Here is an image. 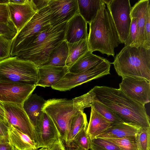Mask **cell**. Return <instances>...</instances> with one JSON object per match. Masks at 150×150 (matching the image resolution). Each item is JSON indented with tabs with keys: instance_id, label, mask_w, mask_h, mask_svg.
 I'll return each mask as SVG.
<instances>
[{
	"instance_id": "6da1fadb",
	"label": "cell",
	"mask_w": 150,
	"mask_h": 150,
	"mask_svg": "<svg viewBox=\"0 0 150 150\" xmlns=\"http://www.w3.org/2000/svg\"><path fill=\"white\" fill-rule=\"evenodd\" d=\"M91 91L94 100L108 108L125 122L150 128V118L145 106L130 98L119 89L96 86Z\"/></svg>"
},
{
	"instance_id": "7a4b0ae2",
	"label": "cell",
	"mask_w": 150,
	"mask_h": 150,
	"mask_svg": "<svg viewBox=\"0 0 150 150\" xmlns=\"http://www.w3.org/2000/svg\"><path fill=\"white\" fill-rule=\"evenodd\" d=\"M103 1L96 17L89 24L88 49L92 52L98 51L114 57V49L121 42L110 11Z\"/></svg>"
},
{
	"instance_id": "3957f363",
	"label": "cell",
	"mask_w": 150,
	"mask_h": 150,
	"mask_svg": "<svg viewBox=\"0 0 150 150\" xmlns=\"http://www.w3.org/2000/svg\"><path fill=\"white\" fill-rule=\"evenodd\" d=\"M67 23L41 32L15 56L32 62L37 68L42 66L47 61L52 50L64 40Z\"/></svg>"
},
{
	"instance_id": "277c9868",
	"label": "cell",
	"mask_w": 150,
	"mask_h": 150,
	"mask_svg": "<svg viewBox=\"0 0 150 150\" xmlns=\"http://www.w3.org/2000/svg\"><path fill=\"white\" fill-rule=\"evenodd\" d=\"M111 64L119 76L141 78L150 81V49L142 46H124Z\"/></svg>"
},
{
	"instance_id": "5b68a950",
	"label": "cell",
	"mask_w": 150,
	"mask_h": 150,
	"mask_svg": "<svg viewBox=\"0 0 150 150\" xmlns=\"http://www.w3.org/2000/svg\"><path fill=\"white\" fill-rule=\"evenodd\" d=\"M38 68L32 62L14 56L0 61V82L35 85Z\"/></svg>"
},
{
	"instance_id": "8992f818",
	"label": "cell",
	"mask_w": 150,
	"mask_h": 150,
	"mask_svg": "<svg viewBox=\"0 0 150 150\" xmlns=\"http://www.w3.org/2000/svg\"><path fill=\"white\" fill-rule=\"evenodd\" d=\"M50 11L48 6L37 11L13 39L11 57L16 56L41 32L51 26Z\"/></svg>"
},
{
	"instance_id": "52a82bcc",
	"label": "cell",
	"mask_w": 150,
	"mask_h": 150,
	"mask_svg": "<svg viewBox=\"0 0 150 150\" xmlns=\"http://www.w3.org/2000/svg\"><path fill=\"white\" fill-rule=\"evenodd\" d=\"M42 110L51 119L65 144L71 120L75 115L80 112L74 106L72 99H49Z\"/></svg>"
},
{
	"instance_id": "ba28073f",
	"label": "cell",
	"mask_w": 150,
	"mask_h": 150,
	"mask_svg": "<svg viewBox=\"0 0 150 150\" xmlns=\"http://www.w3.org/2000/svg\"><path fill=\"white\" fill-rule=\"evenodd\" d=\"M111 64L104 58L97 66L84 72L74 74L68 72L55 85L51 87L60 91L70 90L83 83L110 74Z\"/></svg>"
},
{
	"instance_id": "9c48e42d",
	"label": "cell",
	"mask_w": 150,
	"mask_h": 150,
	"mask_svg": "<svg viewBox=\"0 0 150 150\" xmlns=\"http://www.w3.org/2000/svg\"><path fill=\"white\" fill-rule=\"evenodd\" d=\"M108 8L121 43H125L131 22L129 0H103Z\"/></svg>"
},
{
	"instance_id": "30bf717a",
	"label": "cell",
	"mask_w": 150,
	"mask_h": 150,
	"mask_svg": "<svg viewBox=\"0 0 150 150\" xmlns=\"http://www.w3.org/2000/svg\"><path fill=\"white\" fill-rule=\"evenodd\" d=\"M119 88L130 98L143 105L150 102V81L144 78L122 77Z\"/></svg>"
},
{
	"instance_id": "8fae6325",
	"label": "cell",
	"mask_w": 150,
	"mask_h": 150,
	"mask_svg": "<svg viewBox=\"0 0 150 150\" xmlns=\"http://www.w3.org/2000/svg\"><path fill=\"white\" fill-rule=\"evenodd\" d=\"M2 103L5 111V118L8 124L27 135L35 142L34 127L22 105Z\"/></svg>"
},
{
	"instance_id": "7c38bea8",
	"label": "cell",
	"mask_w": 150,
	"mask_h": 150,
	"mask_svg": "<svg viewBox=\"0 0 150 150\" xmlns=\"http://www.w3.org/2000/svg\"><path fill=\"white\" fill-rule=\"evenodd\" d=\"M34 132L37 149L48 148L61 137L52 120L44 112L37 125L34 127Z\"/></svg>"
},
{
	"instance_id": "4fadbf2b",
	"label": "cell",
	"mask_w": 150,
	"mask_h": 150,
	"mask_svg": "<svg viewBox=\"0 0 150 150\" xmlns=\"http://www.w3.org/2000/svg\"><path fill=\"white\" fill-rule=\"evenodd\" d=\"M48 5L52 27L68 22L79 13L77 0H50Z\"/></svg>"
},
{
	"instance_id": "5bb4252c",
	"label": "cell",
	"mask_w": 150,
	"mask_h": 150,
	"mask_svg": "<svg viewBox=\"0 0 150 150\" xmlns=\"http://www.w3.org/2000/svg\"><path fill=\"white\" fill-rule=\"evenodd\" d=\"M36 86L0 82V101L22 105Z\"/></svg>"
},
{
	"instance_id": "9a60e30c",
	"label": "cell",
	"mask_w": 150,
	"mask_h": 150,
	"mask_svg": "<svg viewBox=\"0 0 150 150\" xmlns=\"http://www.w3.org/2000/svg\"><path fill=\"white\" fill-rule=\"evenodd\" d=\"M7 5L10 20L16 29L17 33L37 12L32 0H27L21 4L8 3Z\"/></svg>"
},
{
	"instance_id": "2e32d148",
	"label": "cell",
	"mask_w": 150,
	"mask_h": 150,
	"mask_svg": "<svg viewBox=\"0 0 150 150\" xmlns=\"http://www.w3.org/2000/svg\"><path fill=\"white\" fill-rule=\"evenodd\" d=\"M38 81L37 86L44 87L55 85L69 72L66 66H44L38 68Z\"/></svg>"
},
{
	"instance_id": "e0dca14e",
	"label": "cell",
	"mask_w": 150,
	"mask_h": 150,
	"mask_svg": "<svg viewBox=\"0 0 150 150\" xmlns=\"http://www.w3.org/2000/svg\"><path fill=\"white\" fill-rule=\"evenodd\" d=\"M87 23L78 13L67 23L65 39L67 43H74L82 40H87Z\"/></svg>"
},
{
	"instance_id": "ac0fdd59",
	"label": "cell",
	"mask_w": 150,
	"mask_h": 150,
	"mask_svg": "<svg viewBox=\"0 0 150 150\" xmlns=\"http://www.w3.org/2000/svg\"><path fill=\"white\" fill-rule=\"evenodd\" d=\"M141 127L137 124L126 122L113 124L96 137L121 139L135 136Z\"/></svg>"
},
{
	"instance_id": "d6986e66",
	"label": "cell",
	"mask_w": 150,
	"mask_h": 150,
	"mask_svg": "<svg viewBox=\"0 0 150 150\" xmlns=\"http://www.w3.org/2000/svg\"><path fill=\"white\" fill-rule=\"evenodd\" d=\"M46 101L36 94L31 93L22 104L34 127L37 125L42 116L43 112L42 109Z\"/></svg>"
},
{
	"instance_id": "ffe728a7",
	"label": "cell",
	"mask_w": 150,
	"mask_h": 150,
	"mask_svg": "<svg viewBox=\"0 0 150 150\" xmlns=\"http://www.w3.org/2000/svg\"><path fill=\"white\" fill-rule=\"evenodd\" d=\"M149 0L139 1L131 8V17L137 19V35L134 45L143 47L146 15Z\"/></svg>"
},
{
	"instance_id": "44dd1931",
	"label": "cell",
	"mask_w": 150,
	"mask_h": 150,
	"mask_svg": "<svg viewBox=\"0 0 150 150\" xmlns=\"http://www.w3.org/2000/svg\"><path fill=\"white\" fill-rule=\"evenodd\" d=\"M8 143L15 150H37L35 142L26 134L10 124L8 130Z\"/></svg>"
},
{
	"instance_id": "7402d4cb",
	"label": "cell",
	"mask_w": 150,
	"mask_h": 150,
	"mask_svg": "<svg viewBox=\"0 0 150 150\" xmlns=\"http://www.w3.org/2000/svg\"><path fill=\"white\" fill-rule=\"evenodd\" d=\"M90 119L87 133L91 139L96 138L110 127L112 124L91 106Z\"/></svg>"
},
{
	"instance_id": "603a6c76",
	"label": "cell",
	"mask_w": 150,
	"mask_h": 150,
	"mask_svg": "<svg viewBox=\"0 0 150 150\" xmlns=\"http://www.w3.org/2000/svg\"><path fill=\"white\" fill-rule=\"evenodd\" d=\"M104 59L89 50L69 68V72L74 74L84 72L97 66Z\"/></svg>"
},
{
	"instance_id": "cb8c5ba5",
	"label": "cell",
	"mask_w": 150,
	"mask_h": 150,
	"mask_svg": "<svg viewBox=\"0 0 150 150\" xmlns=\"http://www.w3.org/2000/svg\"><path fill=\"white\" fill-rule=\"evenodd\" d=\"M79 14L89 24L96 18L103 0H77Z\"/></svg>"
},
{
	"instance_id": "d4e9b609",
	"label": "cell",
	"mask_w": 150,
	"mask_h": 150,
	"mask_svg": "<svg viewBox=\"0 0 150 150\" xmlns=\"http://www.w3.org/2000/svg\"><path fill=\"white\" fill-rule=\"evenodd\" d=\"M68 54L67 43L64 40L52 50L49 55L47 61L42 66H65Z\"/></svg>"
},
{
	"instance_id": "484cf974",
	"label": "cell",
	"mask_w": 150,
	"mask_h": 150,
	"mask_svg": "<svg viewBox=\"0 0 150 150\" xmlns=\"http://www.w3.org/2000/svg\"><path fill=\"white\" fill-rule=\"evenodd\" d=\"M67 43L68 54L66 66L69 69L81 57L89 50L87 40Z\"/></svg>"
},
{
	"instance_id": "4316f807",
	"label": "cell",
	"mask_w": 150,
	"mask_h": 150,
	"mask_svg": "<svg viewBox=\"0 0 150 150\" xmlns=\"http://www.w3.org/2000/svg\"><path fill=\"white\" fill-rule=\"evenodd\" d=\"M88 124L86 115L83 112H79L75 115L71 122L66 145H69L77 134Z\"/></svg>"
},
{
	"instance_id": "83f0119b",
	"label": "cell",
	"mask_w": 150,
	"mask_h": 150,
	"mask_svg": "<svg viewBox=\"0 0 150 150\" xmlns=\"http://www.w3.org/2000/svg\"><path fill=\"white\" fill-rule=\"evenodd\" d=\"M91 106L112 125L125 122L108 108L96 100H94Z\"/></svg>"
},
{
	"instance_id": "f1b7e54d",
	"label": "cell",
	"mask_w": 150,
	"mask_h": 150,
	"mask_svg": "<svg viewBox=\"0 0 150 150\" xmlns=\"http://www.w3.org/2000/svg\"><path fill=\"white\" fill-rule=\"evenodd\" d=\"M139 150H150V128L141 127L135 136Z\"/></svg>"
},
{
	"instance_id": "f546056e",
	"label": "cell",
	"mask_w": 150,
	"mask_h": 150,
	"mask_svg": "<svg viewBox=\"0 0 150 150\" xmlns=\"http://www.w3.org/2000/svg\"><path fill=\"white\" fill-rule=\"evenodd\" d=\"M114 143L120 150H139L135 136L121 139H105Z\"/></svg>"
},
{
	"instance_id": "4dcf8cb0",
	"label": "cell",
	"mask_w": 150,
	"mask_h": 150,
	"mask_svg": "<svg viewBox=\"0 0 150 150\" xmlns=\"http://www.w3.org/2000/svg\"><path fill=\"white\" fill-rule=\"evenodd\" d=\"M91 141L90 149L92 150H120L115 144L105 139L96 137Z\"/></svg>"
},
{
	"instance_id": "1f68e13d",
	"label": "cell",
	"mask_w": 150,
	"mask_h": 150,
	"mask_svg": "<svg viewBox=\"0 0 150 150\" xmlns=\"http://www.w3.org/2000/svg\"><path fill=\"white\" fill-rule=\"evenodd\" d=\"M74 106L80 111L83 112L84 108L91 107L93 101V95L90 90L87 93L72 99Z\"/></svg>"
},
{
	"instance_id": "d6a6232c",
	"label": "cell",
	"mask_w": 150,
	"mask_h": 150,
	"mask_svg": "<svg viewBox=\"0 0 150 150\" xmlns=\"http://www.w3.org/2000/svg\"><path fill=\"white\" fill-rule=\"evenodd\" d=\"M87 127H85L81 129L72 142L84 150H88L91 149V139L87 133Z\"/></svg>"
},
{
	"instance_id": "836d02e7",
	"label": "cell",
	"mask_w": 150,
	"mask_h": 150,
	"mask_svg": "<svg viewBox=\"0 0 150 150\" xmlns=\"http://www.w3.org/2000/svg\"><path fill=\"white\" fill-rule=\"evenodd\" d=\"M13 39L0 35V61L11 57Z\"/></svg>"
},
{
	"instance_id": "e575fe53",
	"label": "cell",
	"mask_w": 150,
	"mask_h": 150,
	"mask_svg": "<svg viewBox=\"0 0 150 150\" xmlns=\"http://www.w3.org/2000/svg\"><path fill=\"white\" fill-rule=\"evenodd\" d=\"M143 47L150 49V4H148L146 15Z\"/></svg>"
},
{
	"instance_id": "d590c367",
	"label": "cell",
	"mask_w": 150,
	"mask_h": 150,
	"mask_svg": "<svg viewBox=\"0 0 150 150\" xmlns=\"http://www.w3.org/2000/svg\"><path fill=\"white\" fill-rule=\"evenodd\" d=\"M131 22L129 33L125 46L134 45L137 35V19L135 17H131Z\"/></svg>"
},
{
	"instance_id": "8d00e7d4",
	"label": "cell",
	"mask_w": 150,
	"mask_h": 150,
	"mask_svg": "<svg viewBox=\"0 0 150 150\" xmlns=\"http://www.w3.org/2000/svg\"><path fill=\"white\" fill-rule=\"evenodd\" d=\"M17 31L13 23L5 24L0 23V35L13 39Z\"/></svg>"
},
{
	"instance_id": "74e56055",
	"label": "cell",
	"mask_w": 150,
	"mask_h": 150,
	"mask_svg": "<svg viewBox=\"0 0 150 150\" xmlns=\"http://www.w3.org/2000/svg\"><path fill=\"white\" fill-rule=\"evenodd\" d=\"M8 0H0V23L5 24L12 23L9 16L7 5Z\"/></svg>"
},
{
	"instance_id": "f35d334b",
	"label": "cell",
	"mask_w": 150,
	"mask_h": 150,
	"mask_svg": "<svg viewBox=\"0 0 150 150\" xmlns=\"http://www.w3.org/2000/svg\"><path fill=\"white\" fill-rule=\"evenodd\" d=\"M8 124L7 121L0 120V144L8 142Z\"/></svg>"
},
{
	"instance_id": "ab89813d",
	"label": "cell",
	"mask_w": 150,
	"mask_h": 150,
	"mask_svg": "<svg viewBox=\"0 0 150 150\" xmlns=\"http://www.w3.org/2000/svg\"><path fill=\"white\" fill-rule=\"evenodd\" d=\"M64 142L61 137L48 148V150H66Z\"/></svg>"
},
{
	"instance_id": "60d3db41",
	"label": "cell",
	"mask_w": 150,
	"mask_h": 150,
	"mask_svg": "<svg viewBox=\"0 0 150 150\" xmlns=\"http://www.w3.org/2000/svg\"><path fill=\"white\" fill-rule=\"evenodd\" d=\"M31 0L34 8L37 11L48 6V2L50 1V0Z\"/></svg>"
},
{
	"instance_id": "b9f144b4",
	"label": "cell",
	"mask_w": 150,
	"mask_h": 150,
	"mask_svg": "<svg viewBox=\"0 0 150 150\" xmlns=\"http://www.w3.org/2000/svg\"><path fill=\"white\" fill-rule=\"evenodd\" d=\"M66 150H84L72 142L69 145H66Z\"/></svg>"
},
{
	"instance_id": "7bdbcfd3",
	"label": "cell",
	"mask_w": 150,
	"mask_h": 150,
	"mask_svg": "<svg viewBox=\"0 0 150 150\" xmlns=\"http://www.w3.org/2000/svg\"><path fill=\"white\" fill-rule=\"evenodd\" d=\"M0 120L7 121L5 118V111L3 105L1 102L0 101Z\"/></svg>"
},
{
	"instance_id": "ee69618b",
	"label": "cell",
	"mask_w": 150,
	"mask_h": 150,
	"mask_svg": "<svg viewBox=\"0 0 150 150\" xmlns=\"http://www.w3.org/2000/svg\"><path fill=\"white\" fill-rule=\"evenodd\" d=\"M11 146L8 142L0 144V150H10Z\"/></svg>"
},
{
	"instance_id": "f6af8a7d",
	"label": "cell",
	"mask_w": 150,
	"mask_h": 150,
	"mask_svg": "<svg viewBox=\"0 0 150 150\" xmlns=\"http://www.w3.org/2000/svg\"><path fill=\"white\" fill-rule=\"evenodd\" d=\"M27 0H8V3L16 4H21L25 3Z\"/></svg>"
},
{
	"instance_id": "bcb514c9",
	"label": "cell",
	"mask_w": 150,
	"mask_h": 150,
	"mask_svg": "<svg viewBox=\"0 0 150 150\" xmlns=\"http://www.w3.org/2000/svg\"><path fill=\"white\" fill-rule=\"evenodd\" d=\"M37 150H48V149L47 148H41Z\"/></svg>"
},
{
	"instance_id": "7dc6e473",
	"label": "cell",
	"mask_w": 150,
	"mask_h": 150,
	"mask_svg": "<svg viewBox=\"0 0 150 150\" xmlns=\"http://www.w3.org/2000/svg\"><path fill=\"white\" fill-rule=\"evenodd\" d=\"M10 150H15L12 147H11V148Z\"/></svg>"
},
{
	"instance_id": "c3c4849f",
	"label": "cell",
	"mask_w": 150,
	"mask_h": 150,
	"mask_svg": "<svg viewBox=\"0 0 150 150\" xmlns=\"http://www.w3.org/2000/svg\"><path fill=\"white\" fill-rule=\"evenodd\" d=\"M91 149V150H92V149Z\"/></svg>"
}]
</instances>
